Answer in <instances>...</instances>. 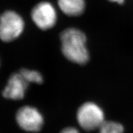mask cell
I'll use <instances>...</instances> for the list:
<instances>
[{
  "label": "cell",
  "mask_w": 133,
  "mask_h": 133,
  "mask_svg": "<svg viewBox=\"0 0 133 133\" xmlns=\"http://www.w3.org/2000/svg\"><path fill=\"white\" fill-rule=\"evenodd\" d=\"M62 51L64 56L71 62L85 64L89 61V52L86 48V37L78 29L70 28L61 35Z\"/></svg>",
  "instance_id": "obj_1"
},
{
  "label": "cell",
  "mask_w": 133,
  "mask_h": 133,
  "mask_svg": "<svg viewBox=\"0 0 133 133\" xmlns=\"http://www.w3.org/2000/svg\"><path fill=\"white\" fill-rule=\"evenodd\" d=\"M109 1H112V2L117 3H118V4H122V3L124 2V0H109Z\"/></svg>",
  "instance_id": "obj_11"
},
{
  "label": "cell",
  "mask_w": 133,
  "mask_h": 133,
  "mask_svg": "<svg viewBox=\"0 0 133 133\" xmlns=\"http://www.w3.org/2000/svg\"><path fill=\"white\" fill-rule=\"evenodd\" d=\"M19 73L28 83H35L41 84L43 83V76L37 71L23 69L19 71Z\"/></svg>",
  "instance_id": "obj_8"
},
{
  "label": "cell",
  "mask_w": 133,
  "mask_h": 133,
  "mask_svg": "<svg viewBox=\"0 0 133 133\" xmlns=\"http://www.w3.org/2000/svg\"><path fill=\"white\" fill-rule=\"evenodd\" d=\"M100 133H123V126L114 121H104L100 126Z\"/></svg>",
  "instance_id": "obj_9"
},
{
  "label": "cell",
  "mask_w": 133,
  "mask_h": 133,
  "mask_svg": "<svg viewBox=\"0 0 133 133\" xmlns=\"http://www.w3.org/2000/svg\"><path fill=\"white\" fill-rule=\"evenodd\" d=\"M24 29V22L21 16L8 11L0 17V39L10 42L21 35Z\"/></svg>",
  "instance_id": "obj_2"
},
{
  "label": "cell",
  "mask_w": 133,
  "mask_h": 133,
  "mask_svg": "<svg viewBox=\"0 0 133 133\" xmlns=\"http://www.w3.org/2000/svg\"><path fill=\"white\" fill-rule=\"evenodd\" d=\"M77 120L83 129L92 131L99 128L104 122V114L97 105L92 102H87L79 108Z\"/></svg>",
  "instance_id": "obj_3"
},
{
  "label": "cell",
  "mask_w": 133,
  "mask_h": 133,
  "mask_svg": "<svg viewBox=\"0 0 133 133\" xmlns=\"http://www.w3.org/2000/svg\"><path fill=\"white\" fill-rule=\"evenodd\" d=\"M28 83L20 73L14 74L10 76L7 86L4 88L3 95L5 98L12 100L23 99L27 89Z\"/></svg>",
  "instance_id": "obj_6"
},
{
  "label": "cell",
  "mask_w": 133,
  "mask_h": 133,
  "mask_svg": "<svg viewBox=\"0 0 133 133\" xmlns=\"http://www.w3.org/2000/svg\"><path fill=\"white\" fill-rule=\"evenodd\" d=\"M61 133H79L78 131L75 128H66L61 131Z\"/></svg>",
  "instance_id": "obj_10"
},
{
  "label": "cell",
  "mask_w": 133,
  "mask_h": 133,
  "mask_svg": "<svg viewBox=\"0 0 133 133\" xmlns=\"http://www.w3.org/2000/svg\"><path fill=\"white\" fill-rule=\"evenodd\" d=\"M16 121L22 129L32 132L40 131L44 123L41 113L31 106H24L19 109L16 114Z\"/></svg>",
  "instance_id": "obj_4"
},
{
  "label": "cell",
  "mask_w": 133,
  "mask_h": 133,
  "mask_svg": "<svg viewBox=\"0 0 133 133\" xmlns=\"http://www.w3.org/2000/svg\"><path fill=\"white\" fill-rule=\"evenodd\" d=\"M31 19L39 29L46 30L53 27L57 21L56 9L51 3L41 2L31 11Z\"/></svg>",
  "instance_id": "obj_5"
},
{
  "label": "cell",
  "mask_w": 133,
  "mask_h": 133,
  "mask_svg": "<svg viewBox=\"0 0 133 133\" xmlns=\"http://www.w3.org/2000/svg\"><path fill=\"white\" fill-rule=\"evenodd\" d=\"M61 11L69 16H78L83 14L85 8L84 0H58Z\"/></svg>",
  "instance_id": "obj_7"
}]
</instances>
